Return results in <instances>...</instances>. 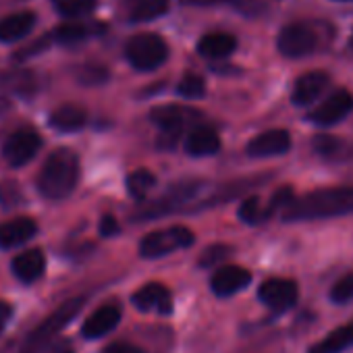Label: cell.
Returning <instances> with one entry per match:
<instances>
[{
  "mask_svg": "<svg viewBox=\"0 0 353 353\" xmlns=\"http://www.w3.org/2000/svg\"><path fill=\"white\" fill-rule=\"evenodd\" d=\"M297 283L291 279H268L260 285L258 297L272 312H287L297 303Z\"/></svg>",
  "mask_w": 353,
  "mask_h": 353,
  "instance_id": "cell-8",
  "label": "cell"
},
{
  "mask_svg": "<svg viewBox=\"0 0 353 353\" xmlns=\"http://www.w3.org/2000/svg\"><path fill=\"white\" fill-rule=\"evenodd\" d=\"M185 5H194V7H212V5H227V3H235V0H183Z\"/></svg>",
  "mask_w": 353,
  "mask_h": 353,
  "instance_id": "cell-37",
  "label": "cell"
},
{
  "mask_svg": "<svg viewBox=\"0 0 353 353\" xmlns=\"http://www.w3.org/2000/svg\"><path fill=\"white\" fill-rule=\"evenodd\" d=\"M7 110V102L5 100H0V114H3Z\"/></svg>",
  "mask_w": 353,
  "mask_h": 353,
  "instance_id": "cell-38",
  "label": "cell"
},
{
  "mask_svg": "<svg viewBox=\"0 0 353 353\" xmlns=\"http://www.w3.org/2000/svg\"><path fill=\"white\" fill-rule=\"evenodd\" d=\"M150 117L162 129V133L166 137L170 135V141H174L188 123L200 119V112L188 106H158L150 112Z\"/></svg>",
  "mask_w": 353,
  "mask_h": 353,
  "instance_id": "cell-10",
  "label": "cell"
},
{
  "mask_svg": "<svg viewBox=\"0 0 353 353\" xmlns=\"http://www.w3.org/2000/svg\"><path fill=\"white\" fill-rule=\"evenodd\" d=\"M250 283H252V272L241 266H223L210 279V287L219 297H231L243 291Z\"/></svg>",
  "mask_w": 353,
  "mask_h": 353,
  "instance_id": "cell-13",
  "label": "cell"
},
{
  "mask_svg": "<svg viewBox=\"0 0 353 353\" xmlns=\"http://www.w3.org/2000/svg\"><path fill=\"white\" fill-rule=\"evenodd\" d=\"M330 299L334 303H349L353 299V270L343 274L330 289Z\"/></svg>",
  "mask_w": 353,
  "mask_h": 353,
  "instance_id": "cell-29",
  "label": "cell"
},
{
  "mask_svg": "<svg viewBox=\"0 0 353 353\" xmlns=\"http://www.w3.org/2000/svg\"><path fill=\"white\" fill-rule=\"evenodd\" d=\"M81 85H100L108 79V69L104 65H83L75 73Z\"/></svg>",
  "mask_w": 353,
  "mask_h": 353,
  "instance_id": "cell-28",
  "label": "cell"
},
{
  "mask_svg": "<svg viewBox=\"0 0 353 353\" xmlns=\"http://www.w3.org/2000/svg\"><path fill=\"white\" fill-rule=\"evenodd\" d=\"M79 179V158L75 152L61 148L48 156L40 174H38V188L44 198L48 200H65L71 196Z\"/></svg>",
  "mask_w": 353,
  "mask_h": 353,
  "instance_id": "cell-2",
  "label": "cell"
},
{
  "mask_svg": "<svg viewBox=\"0 0 353 353\" xmlns=\"http://www.w3.org/2000/svg\"><path fill=\"white\" fill-rule=\"evenodd\" d=\"M192 243H194V233L188 227L174 225L168 229L148 233L139 243V256L145 260H158L176 250L190 248Z\"/></svg>",
  "mask_w": 353,
  "mask_h": 353,
  "instance_id": "cell-4",
  "label": "cell"
},
{
  "mask_svg": "<svg viewBox=\"0 0 353 353\" xmlns=\"http://www.w3.org/2000/svg\"><path fill=\"white\" fill-rule=\"evenodd\" d=\"M42 148V137L32 127H21L15 133L9 135V139L3 145V156L11 166H23L28 164Z\"/></svg>",
  "mask_w": 353,
  "mask_h": 353,
  "instance_id": "cell-7",
  "label": "cell"
},
{
  "mask_svg": "<svg viewBox=\"0 0 353 353\" xmlns=\"http://www.w3.org/2000/svg\"><path fill=\"white\" fill-rule=\"evenodd\" d=\"M11 268H13V274L21 283H36L38 279H42L44 270H46V256L38 248L28 250V252H21L13 260Z\"/></svg>",
  "mask_w": 353,
  "mask_h": 353,
  "instance_id": "cell-16",
  "label": "cell"
},
{
  "mask_svg": "<svg viewBox=\"0 0 353 353\" xmlns=\"http://www.w3.org/2000/svg\"><path fill=\"white\" fill-rule=\"evenodd\" d=\"M88 303L85 295H75L71 299H67L63 305H59L48 318H44L36 330H32L28 334V339L23 341V345L19 347L17 353H44V349L59 336V332L75 320V316L83 310V305Z\"/></svg>",
  "mask_w": 353,
  "mask_h": 353,
  "instance_id": "cell-3",
  "label": "cell"
},
{
  "mask_svg": "<svg viewBox=\"0 0 353 353\" xmlns=\"http://www.w3.org/2000/svg\"><path fill=\"white\" fill-rule=\"evenodd\" d=\"M168 11V0H133L131 3V19L145 23L158 19Z\"/></svg>",
  "mask_w": 353,
  "mask_h": 353,
  "instance_id": "cell-23",
  "label": "cell"
},
{
  "mask_svg": "<svg viewBox=\"0 0 353 353\" xmlns=\"http://www.w3.org/2000/svg\"><path fill=\"white\" fill-rule=\"evenodd\" d=\"M88 28H83V26H77V23H67V26H61V28H57L54 30V34H50L52 36V40L54 42H61V44H75V42H81V40H85L88 38Z\"/></svg>",
  "mask_w": 353,
  "mask_h": 353,
  "instance_id": "cell-27",
  "label": "cell"
},
{
  "mask_svg": "<svg viewBox=\"0 0 353 353\" xmlns=\"http://www.w3.org/2000/svg\"><path fill=\"white\" fill-rule=\"evenodd\" d=\"M102 353H145V351L139 345H133V343H127V341H117V343L106 345Z\"/></svg>",
  "mask_w": 353,
  "mask_h": 353,
  "instance_id": "cell-33",
  "label": "cell"
},
{
  "mask_svg": "<svg viewBox=\"0 0 353 353\" xmlns=\"http://www.w3.org/2000/svg\"><path fill=\"white\" fill-rule=\"evenodd\" d=\"M237 48V40L231 34L225 32H214L208 34L200 40L198 52L206 59H227L233 50Z\"/></svg>",
  "mask_w": 353,
  "mask_h": 353,
  "instance_id": "cell-22",
  "label": "cell"
},
{
  "mask_svg": "<svg viewBox=\"0 0 353 353\" xmlns=\"http://www.w3.org/2000/svg\"><path fill=\"white\" fill-rule=\"evenodd\" d=\"M351 347H353V318L330 330L318 343H314L307 349V353H343Z\"/></svg>",
  "mask_w": 353,
  "mask_h": 353,
  "instance_id": "cell-18",
  "label": "cell"
},
{
  "mask_svg": "<svg viewBox=\"0 0 353 353\" xmlns=\"http://www.w3.org/2000/svg\"><path fill=\"white\" fill-rule=\"evenodd\" d=\"M270 212L268 208L262 206L260 198H248L241 206H239V219L248 225H258V223H264L268 221Z\"/></svg>",
  "mask_w": 353,
  "mask_h": 353,
  "instance_id": "cell-25",
  "label": "cell"
},
{
  "mask_svg": "<svg viewBox=\"0 0 353 353\" xmlns=\"http://www.w3.org/2000/svg\"><path fill=\"white\" fill-rule=\"evenodd\" d=\"M353 212V188H322L301 198H291L283 208V221H320Z\"/></svg>",
  "mask_w": 353,
  "mask_h": 353,
  "instance_id": "cell-1",
  "label": "cell"
},
{
  "mask_svg": "<svg viewBox=\"0 0 353 353\" xmlns=\"http://www.w3.org/2000/svg\"><path fill=\"white\" fill-rule=\"evenodd\" d=\"M190 156H212L221 150V137L212 127H198L185 139Z\"/></svg>",
  "mask_w": 353,
  "mask_h": 353,
  "instance_id": "cell-20",
  "label": "cell"
},
{
  "mask_svg": "<svg viewBox=\"0 0 353 353\" xmlns=\"http://www.w3.org/2000/svg\"><path fill=\"white\" fill-rule=\"evenodd\" d=\"M36 233H38V225H36V221H32L28 216L9 221L0 227V248L3 250L17 248L21 243L30 241Z\"/></svg>",
  "mask_w": 353,
  "mask_h": 353,
  "instance_id": "cell-17",
  "label": "cell"
},
{
  "mask_svg": "<svg viewBox=\"0 0 353 353\" xmlns=\"http://www.w3.org/2000/svg\"><path fill=\"white\" fill-rule=\"evenodd\" d=\"M328 79L330 77L324 71H310V73L301 75L295 81V88H293V94H291L293 104H297V106L312 104L324 92V88L328 85Z\"/></svg>",
  "mask_w": 353,
  "mask_h": 353,
  "instance_id": "cell-15",
  "label": "cell"
},
{
  "mask_svg": "<svg viewBox=\"0 0 353 353\" xmlns=\"http://www.w3.org/2000/svg\"><path fill=\"white\" fill-rule=\"evenodd\" d=\"M100 233H102V237H114L117 233H119V223L108 214V216H104L102 221H100Z\"/></svg>",
  "mask_w": 353,
  "mask_h": 353,
  "instance_id": "cell-36",
  "label": "cell"
},
{
  "mask_svg": "<svg viewBox=\"0 0 353 353\" xmlns=\"http://www.w3.org/2000/svg\"><path fill=\"white\" fill-rule=\"evenodd\" d=\"M351 110H353V96H351V92L336 90L320 106H316L307 114V121H312L314 125H320V127H328V125H334V123L343 121Z\"/></svg>",
  "mask_w": 353,
  "mask_h": 353,
  "instance_id": "cell-9",
  "label": "cell"
},
{
  "mask_svg": "<svg viewBox=\"0 0 353 353\" xmlns=\"http://www.w3.org/2000/svg\"><path fill=\"white\" fill-rule=\"evenodd\" d=\"M176 92L185 98H202L206 94V83L198 75H185L179 81V85H176Z\"/></svg>",
  "mask_w": 353,
  "mask_h": 353,
  "instance_id": "cell-31",
  "label": "cell"
},
{
  "mask_svg": "<svg viewBox=\"0 0 353 353\" xmlns=\"http://www.w3.org/2000/svg\"><path fill=\"white\" fill-rule=\"evenodd\" d=\"M44 353H75V345L69 339H59V341H52L44 349Z\"/></svg>",
  "mask_w": 353,
  "mask_h": 353,
  "instance_id": "cell-34",
  "label": "cell"
},
{
  "mask_svg": "<svg viewBox=\"0 0 353 353\" xmlns=\"http://www.w3.org/2000/svg\"><path fill=\"white\" fill-rule=\"evenodd\" d=\"M11 318H13V305H11L9 301H3V299H0V334H3V332L7 330Z\"/></svg>",
  "mask_w": 353,
  "mask_h": 353,
  "instance_id": "cell-35",
  "label": "cell"
},
{
  "mask_svg": "<svg viewBox=\"0 0 353 353\" xmlns=\"http://www.w3.org/2000/svg\"><path fill=\"white\" fill-rule=\"evenodd\" d=\"M291 148V135L285 129H272L256 135L248 143V154L252 158H270V156H281Z\"/></svg>",
  "mask_w": 353,
  "mask_h": 353,
  "instance_id": "cell-14",
  "label": "cell"
},
{
  "mask_svg": "<svg viewBox=\"0 0 353 353\" xmlns=\"http://www.w3.org/2000/svg\"><path fill=\"white\" fill-rule=\"evenodd\" d=\"M121 318H123L121 305H117V303H106V305L98 307L96 312H92V314L85 318V322H83V326H81V334H83L85 339H90V341L102 339V336H106L108 332H112V330L119 326Z\"/></svg>",
  "mask_w": 353,
  "mask_h": 353,
  "instance_id": "cell-12",
  "label": "cell"
},
{
  "mask_svg": "<svg viewBox=\"0 0 353 353\" xmlns=\"http://www.w3.org/2000/svg\"><path fill=\"white\" fill-rule=\"evenodd\" d=\"M229 254H231V248H229V245H223V243H219V245H210V248L200 256V266H202V268L216 266V264H219V262H223Z\"/></svg>",
  "mask_w": 353,
  "mask_h": 353,
  "instance_id": "cell-32",
  "label": "cell"
},
{
  "mask_svg": "<svg viewBox=\"0 0 353 353\" xmlns=\"http://www.w3.org/2000/svg\"><path fill=\"white\" fill-rule=\"evenodd\" d=\"M57 11L65 17H79L96 7V0H52Z\"/></svg>",
  "mask_w": 353,
  "mask_h": 353,
  "instance_id": "cell-26",
  "label": "cell"
},
{
  "mask_svg": "<svg viewBox=\"0 0 353 353\" xmlns=\"http://www.w3.org/2000/svg\"><path fill=\"white\" fill-rule=\"evenodd\" d=\"M351 48H353V34H351Z\"/></svg>",
  "mask_w": 353,
  "mask_h": 353,
  "instance_id": "cell-39",
  "label": "cell"
},
{
  "mask_svg": "<svg viewBox=\"0 0 353 353\" xmlns=\"http://www.w3.org/2000/svg\"><path fill=\"white\" fill-rule=\"evenodd\" d=\"M125 54L137 71H154L166 61L168 46L156 34H137L127 42Z\"/></svg>",
  "mask_w": 353,
  "mask_h": 353,
  "instance_id": "cell-5",
  "label": "cell"
},
{
  "mask_svg": "<svg viewBox=\"0 0 353 353\" xmlns=\"http://www.w3.org/2000/svg\"><path fill=\"white\" fill-rule=\"evenodd\" d=\"M36 26V15L32 11H19L0 21V42H17L26 38Z\"/></svg>",
  "mask_w": 353,
  "mask_h": 353,
  "instance_id": "cell-19",
  "label": "cell"
},
{
  "mask_svg": "<svg viewBox=\"0 0 353 353\" xmlns=\"http://www.w3.org/2000/svg\"><path fill=\"white\" fill-rule=\"evenodd\" d=\"M85 123H88V114L77 104H63L50 114V127L63 133L79 131Z\"/></svg>",
  "mask_w": 353,
  "mask_h": 353,
  "instance_id": "cell-21",
  "label": "cell"
},
{
  "mask_svg": "<svg viewBox=\"0 0 353 353\" xmlns=\"http://www.w3.org/2000/svg\"><path fill=\"white\" fill-rule=\"evenodd\" d=\"M131 303L135 305V310L143 314H152V312L162 314V316L172 314V295L162 283H148L139 287L133 293Z\"/></svg>",
  "mask_w": 353,
  "mask_h": 353,
  "instance_id": "cell-11",
  "label": "cell"
},
{
  "mask_svg": "<svg viewBox=\"0 0 353 353\" xmlns=\"http://www.w3.org/2000/svg\"><path fill=\"white\" fill-rule=\"evenodd\" d=\"M156 185V176L150 170H135L127 176V190L135 200H143Z\"/></svg>",
  "mask_w": 353,
  "mask_h": 353,
  "instance_id": "cell-24",
  "label": "cell"
},
{
  "mask_svg": "<svg viewBox=\"0 0 353 353\" xmlns=\"http://www.w3.org/2000/svg\"><path fill=\"white\" fill-rule=\"evenodd\" d=\"M276 48L287 59H301L318 48V34L312 26L297 21L281 30L276 38Z\"/></svg>",
  "mask_w": 353,
  "mask_h": 353,
  "instance_id": "cell-6",
  "label": "cell"
},
{
  "mask_svg": "<svg viewBox=\"0 0 353 353\" xmlns=\"http://www.w3.org/2000/svg\"><path fill=\"white\" fill-rule=\"evenodd\" d=\"M345 148V143L332 135H316L314 137V150L324 156V158H334L341 154V150Z\"/></svg>",
  "mask_w": 353,
  "mask_h": 353,
  "instance_id": "cell-30",
  "label": "cell"
},
{
  "mask_svg": "<svg viewBox=\"0 0 353 353\" xmlns=\"http://www.w3.org/2000/svg\"><path fill=\"white\" fill-rule=\"evenodd\" d=\"M343 3H349V0H343Z\"/></svg>",
  "mask_w": 353,
  "mask_h": 353,
  "instance_id": "cell-40",
  "label": "cell"
}]
</instances>
